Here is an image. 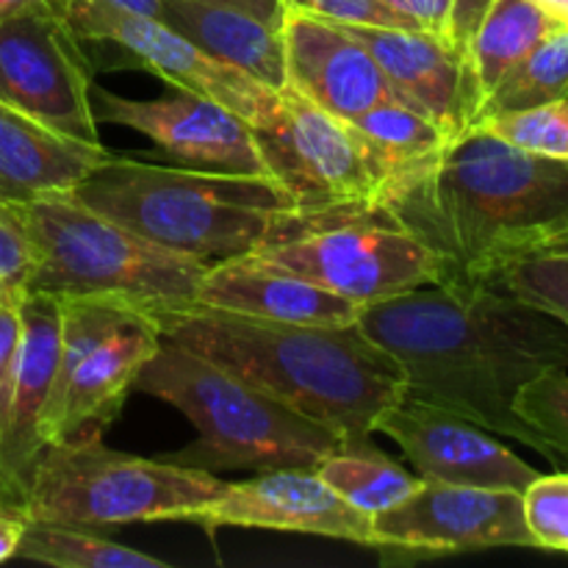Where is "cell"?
<instances>
[{"mask_svg":"<svg viewBox=\"0 0 568 568\" xmlns=\"http://www.w3.org/2000/svg\"><path fill=\"white\" fill-rule=\"evenodd\" d=\"M355 325L405 372V399L555 460L514 408L532 377L568 369V327L552 314L488 283H438L364 305Z\"/></svg>","mask_w":568,"mask_h":568,"instance_id":"obj_1","label":"cell"},{"mask_svg":"<svg viewBox=\"0 0 568 568\" xmlns=\"http://www.w3.org/2000/svg\"><path fill=\"white\" fill-rule=\"evenodd\" d=\"M372 220L425 244L438 261V283H488L568 227V159L530 153L471 125L392 178Z\"/></svg>","mask_w":568,"mask_h":568,"instance_id":"obj_2","label":"cell"},{"mask_svg":"<svg viewBox=\"0 0 568 568\" xmlns=\"http://www.w3.org/2000/svg\"><path fill=\"white\" fill-rule=\"evenodd\" d=\"M155 325L166 342L331 427L349 449L372 447L375 422L405 397V372L358 325H286L203 305L166 311Z\"/></svg>","mask_w":568,"mask_h":568,"instance_id":"obj_3","label":"cell"},{"mask_svg":"<svg viewBox=\"0 0 568 568\" xmlns=\"http://www.w3.org/2000/svg\"><path fill=\"white\" fill-rule=\"evenodd\" d=\"M70 194L148 242L205 264L244 258L314 231L275 175L111 155Z\"/></svg>","mask_w":568,"mask_h":568,"instance_id":"obj_4","label":"cell"},{"mask_svg":"<svg viewBox=\"0 0 568 568\" xmlns=\"http://www.w3.org/2000/svg\"><path fill=\"white\" fill-rule=\"evenodd\" d=\"M139 392L181 410L200 438L166 460L194 469H314L347 444L320 422L175 342L139 372Z\"/></svg>","mask_w":568,"mask_h":568,"instance_id":"obj_5","label":"cell"},{"mask_svg":"<svg viewBox=\"0 0 568 568\" xmlns=\"http://www.w3.org/2000/svg\"><path fill=\"white\" fill-rule=\"evenodd\" d=\"M33 247L28 292L92 297L144 311L197 305V288L211 264L170 253L98 214L72 194L17 203Z\"/></svg>","mask_w":568,"mask_h":568,"instance_id":"obj_6","label":"cell"},{"mask_svg":"<svg viewBox=\"0 0 568 568\" xmlns=\"http://www.w3.org/2000/svg\"><path fill=\"white\" fill-rule=\"evenodd\" d=\"M225 488L227 483L214 471L116 453L100 436L67 438L44 447L20 516L89 530L139 521H194Z\"/></svg>","mask_w":568,"mask_h":568,"instance_id":"obj_7","label":"cell"},{"mask_svg":"<svg viewBox=\"0 0 568 568\" xmlns=\"http://www.w3.org/2000/svg\"><path fill=\"white\" fill-rule=\"evenodd\" d=\"M253 131L270 175L314 227L372 220L386 178L349 122L286 87L270 120Z\"/></svg>","mask_w":568,"mask_h":568,"instance_id":"obj_8","label":"cell"},{"mask_svg":"<svg viewBox=\"0 0 568 568\" xmlns=\"http://www.w3.org/2000/svg\"><path fill=\"white\" fill-rule=\"evenodd\" d=\"M253 255L358 305L438 283V261L430 250L381 220L314 227Z\"/></svg>","mask_w":568,"mask_h":568,"instance_id":"obj_9","label":"cell"},{"mask_svg":"<svg viewBox=\"0 0 568 568\" xmlns=\"http://www.w3.org/2000/svg\"><path fill=\"white\" fill-rule=\"evenodd\" d=\"M0 103L81 142H100L92 64L83 39L59 14L0 20Z\"/></svg>","mask_w":568,"mask_h":568,"instance_id":"obj_10","label":"cell"},{"mask_svg":"<svg viewBox=\"0 0 568 568\" xmlns=\"http://www.w3.org/2000/svg\"><path fill=\"white\" fill-rule=\"evenodd\" d=\"M64 20L83 42L116 44L133 64L161 75L170 87L216 100L253 128L264 125L277 109L281 92L209 55L164 20L131 14L103 0H70Z\"/></svg>","mask_w":568,"mask_h":568,"instance_id":"obj_11","label":"cell"},{"mask_svg":"<svg viewBox=\"0 0 568 568\" xmlns=\"http://www.w3.org/2000/svg\"><path fill=\"white\" fill-rule=\"evenodd\" d=\"M375 549L408 552H480L536 547L525 521L521 491L422 480L397 508L372 519Z\"/></svg>","mask_w":568,"mask_h":568,"instance_id":"obj_12","label":"cell"},{"mask_svg":"<svg viewBox=\"0 0 568 568\" xmlns=\"http://www.w3.org/2000/svg\"><path fill=\"white\" fill-rule=\"evenodd\" d=\"M17 311L20 347L0 397V510L20 516L33 469L48 447L44 419L59 369L61 316L59 297L42 292H28Z\"/></svg>","mask_w":568,"mask_h":568,"instance_id":"obj_13","label":"cell"},{"mask_svg":"<svg viewBox=\"0 0 568 568\" xmlns=\"http://www.w3.org/2000/svg\"><path fill=\"white\" fill-rule=\"evenodd\" d=\"M92 94L105 122L144 133L186 164L270 175L253 125L205 94L172 87L155 100H131L94 83Z\"/></svg>","mask_w":568,"mask_h":568,"instance_id":"obj_14","label":"cell"},{"mask_svg":"<svg viewBox=\"0 0 568 568\" xmlns=\"http://www.w3.org/2000/svg\"><path fill=\"white\" fill-rule=\"evenodd\" d=\"M375 433L399 444L422 480L525 491L538 477L486 427L416 399L403 397L383 410Z\"/></svg>","mask_w":568,"mask_h":568,"instance_id":"obj_15","label":"cell"},{"mask_svg":"<svg viewBox=\"0 0 568 568\" xmlns=\"http://www.w3.org/2000/svg\"><path fill=\"white\" fill-rule=\"evenodd\" d=\"M203 527L305 532L375 547L372 516L338 497L314 469H270L253 480L227 483L225 494L200 510Z\"/></svg>","mask_w":568,"mask_h":568,"instance_id":"obj_16","label":"cell"},{"mask_svg":"<svg viewBox=\"0 0 568 568\" xmlns=\"http://www.w3.org/2000/svg\"><path fill=\"white\" fill-rule=\"evenodd\" d=\"M281 37L286 53V87L327 114L349 122L386 100L408 103L369 50L336 22L286 11Z\"/></svg>","mask_w":568,"mask_h":568,"instance_id":"obj_17","label":"cell"},{"mask_svg":"<svg viewBox=\"0 0 568 568\" xmlns=\"http://www.w3.org/2000/svg\"><path fill=\"white\" fill-rule=\"evenodd\" d=\"M161 331L144 311H128L125 320L100 338L87 358L61 383L50 403L44 438L48 444L67 438L103 436L122 410L139 372L161 347Z\"/></svg>","mask_w":568,"mask_h":568,"instance_id":"obj_18","label":"cell"},{"mask_svg":"<svg viewBox=\"0 0 568 568\" xmlns=\"http://www.w3.org/2000/svg\"><path fill=\"white\" fill-rule=\"evenodd\" d=\"M377 61L397 92L414 109L430 116L449 136H458L477 120V94L469 67L442 37L422 28L342 26Z\"/></svg>","mask_w":568,"mask_h":568,"instance_id":"obj_19","label":"cell"},{"mask_svg":"<svg viewBox=\"0 0 568 568\" xmlns=\"http://www.w3.org/2000/svg\"><path fill=\"white\" fill-rule=\"evenodd\" d=\"M197 305L253 320L316 327L355 325L364 308L255 255L211 264L200 281Z\"/></svg>","mask_w":568,"mask_h":568,"instance_id":"obj_20","label":"cell"},{"mask_svg":"<svg viewBox=\"0 0 568 568\" xmlns=\"http://www.w3.org/2000/svg\"><path fill=\"white\" fill-rule=\"evenodd\" d=\"M109 159L100 142L72 139L0 103V200L70 194Z\"/></svg>","mask_w":568,"mask_h":568,"instance_id":"obj_21","label":"cell"},{"mask_svg":"<svg viewBox=\"0 0 568 568\" xmlns=\"http://www.w3.org/2000/svg\"><path fill=\"white\" fill-rule=\"evenodd\" d=\"M161 20L214 59L247 72L264 87L286 89V53L281 28L231 6L200 0H164Z\"/></svg>","mask_w":568,"mask_h":568,"instance_id":"obj_22","label":"cell"},{"mask_svg":"<svg viewBox=\"0 0 568 568\" xmlns=\"http://www.w3.org/2000/svg\"><path fill=\"white\" fill-rule=\"evenodd\" d=\"M558 26V17L541 9L536 0H494L466 55L477 103L483 105L494 87Z\"/></svg>","mask_w":568,"mask_h":568,"instance_id":"obj_23","label":"cell"},{"mask_svg":"<svg viewBox=\"0 0 568 568\" xmlns=\"http://www.w3.org/2000/svg\"><path fill=\"white\" fill-rule=\"evenodd\" d=\"M349 125L364 139L366 150L372 153L375 164L381 166L386 183L392 178L403 175L410 166L436 155L453 139L438 122H433L430 116L422 114L414 105L399 103V100L377 103L375 109L349 120Z\"/></svg>","mask_w":568,"mask_h":568,"instance_id":"obj_24","label":"cell"},{"mask_svg":"<svg viewBox=\"0 0 568 568\" xmlns=\"http://www.w3.org/2000/svg\"><path fill=\"white\" fill-rule=\"evenodd\" d=\"M14 558L59 568H170V564L153 555L94 536L89 527L26 519Z\"/></svg>","mask_w":568,"mask_h":568,"instance_id":"obj_25","label":"cell"},{"mask_svg":"<svg viewBox=\"0 0 568 568\" xmlns=\"http://www.w3.org/2000/svg\"><path fill=\"white\" fill-rule=\"evenodd\" d=\"M316 475L342 499L366 516H381L397 508L422 486V477L408 475L403 466L372 453V447L349 449L331 455L314 466Z\"/></svg>","mask_w":568,"mask_h":568,"instance_id":"obj_26","label":"cell"},{"mask_svg":"<svg viewBox=\"0 0 568 568\" xmlns=\"http://www.w3.org/2000/svg\"><path fill=\"white\" fill-rule=\"evenodd\" d=\"M568 98V26L544 37L483 100L477 122Z\"/></svg>","mask_w":568,"mask_h":568,"instance_id":"obj_27","label":"cell"},{"mask_svg":"<svg viewBox=\"0 0 568 568\" xmlns=\"http://www.w3.org/2000/svg\"><path fill=\"white\" fill-rule=\"evenodd\" d=\"M488 286L547 311L568 327V255L530 253L488 277Z\"/></svg>","mask_w":568,"mask_h":568,"instance_id":"obj_28","label":"cell"},{"mask_svg":"<svg viewBox=\"0 0 568 568\" xmlns=\"http://www.w3.org/2000/svg\"><path fill=\"white\" fill-rule=\"evenodd\" d=\"M519 419L547 444L555 464L568 460V369L532 377L514 403Z\"/></svg>","mask_w":568,"mask_h":568,"instance_id":"obj_29","label":"cell"},{"mask_svg":"<svg viewBox=\"0 0 568 568\" xmlns=\"http://www.w3.org/2000/svg\"><path fill=\"white\" fill-rule=\"evenodd\" d=\"M477 125H486L505 142L530 150V153L568 159V98L536 105V109L491 116V120H483Z\"/></svg>","mask_w":568,"mask_h":568,"instance_id":"obj_30","label":"cell"},{"mask_svg":"<svg viewBox=\"0 0 568 568\" xmlns=\"http://www.w3.org/2000/svg\"><path fill=\"white\" fill-rule=\"evenodd\" d=\"M521 503L536 547L568 552V475H538L521 491Z\"/></svg>","mask_w":568,"mask_h":568,"instance_id":"obj_31","label":"cell"},{"mask_svg":"<svg viewBox=\"0 0 568 568\" xmlns=\"http://www.w3.org/2000/svg\"><path fill=\"white\" fill-rule=\"evenodd\" d=\"M286 11L336 22V26H372V28H416L408 17L388 9L383 0H283Z\"/></svg>","mask_w":568,"mask_h":568,"instance_id":"obj_32","label":"cell"},{"mask_svg":"<svg viewBox=\"0 0 568 568\" xmlns=\"http://www.w3.org/2000/svg\"><path fill=\"white\" fill-rule=\"evenodd\" d=\"M33 270V247L17 203L0 200V281L28 292Z\"/></svg>","mask_w":568,"mask_h":568,"instance_id":"obj_33","label":"cell"},{"mask_svg":"<svg viewBox=\"0 0 568 568\" xmlns=\"http://www.w3.org/2000/svg\"><path fill=\"white\" fill-rule=\"evenodd\" d=\"M494 0H453L447 11V22H444L442 42L453 50L455 55L466 61L471 42H475L477 31H480L483 20L491 11Z\"/></svg>","mask_w":568,"mask_h":568,"instance_id":"obj_34","label":"cell"},{"mask_svg":"<svg viewBox=\"0 0 568 568\" xmlns=\"http://www.w3.org/2000/svg\"><path fill=\"white\" fill-rule=\"evenodd\" d=\"M388 9H394L397 14L408 17L416 28L422 31H430L436 37H442L444 22H447V11L453 0H383Z\"/></svg>","mask_w":568,"mask_h":568,"instance_id":"obj_35","label":"cell"},{"mask_svg":"<svg viewBox=\"0 0 568 568\" xmlns=\"http://www.w3.org/2000/svg\"><path fill=\"white\" fill-rule=\"evenodd\" d=\"M20 311L17 305H0V397H3V388L9 383L11 366H14L17 347H20Z\"/></svg>","mask_w":568,"mask_h":568,"instance_id":"obj_36","label":"cell"},{"mask_svg":"<svg viewBox=\"0 0 568 568\" xmlns=\"http://www.w3.org/2000/svg\"><path fill=\"white\" fill-rule=\"evenodd\" d=\"M200 3L242 9V11H247V14L258 17V20L270 22L272 28H281L283 17H286V6H283V0H200Z\"/></svg>","mask_w":568,"mask_h":568,"instance_id":"obj_37","label":"cell"},{"mask_svg":"<svg viewBox=\"0 0 568 568\" xmlns=\"http://www.w3.org/2000/svg\"><path fill=\"white\" fill-rule=\"evenodd\" d=\"M70 0H0V20L14 14H26V11H44V14H67Z\"/></svg>","mask_w":568,"mask_h":568,"instance_id":"obj_38","label":"cell"},{"mask_svg":"<svg viewBox=\"0 0 568 568\" xmlns=\"http://www.w3.org/2000/svg\"><path fill=\"white\" fill-rule=\"evenodd\" d=\"M20 532H22L20 516L9 514V510H0V564L9 558H14Z\"/></svg>","mask_w":568,"mask_h":568,"instance_id":"obj_39","label":"cell"},{"mask_svg":"<svg viewBox=\"0 0 568 568\" xmlns=\"http://www.w3.org/2000/svg\"><path fill=\"white\" fill-rule=\"evenodd\" d=\"M103 3L131 11V14L153 17V20H161V14H164V0H103Z\"/></svg>","mask_w":568,"mask_h":568,"instance_id":"obj_40","label":"cell"},{"mask_svg":"<svg viewBox=\"0 0 568 568\" xmlns=\"http://www.w3.org/2000/svg\"><path fill=\"white\" fill-rule=\"evenodd\" d=\"M536 253H566L568 255V227L558 231L555 236H549L547 242L536 250Z\"/></svg>","mask_w":568,"mask_h":568,"instance_id":"obj_41","label":"cell"},{"mask_svg":"<svg viewBox=\"0 0 568 568\" xmlns=\"http://www.w3.org/2000/svg\"><path fill=\"white\" fill-rule=\"evenodd\" d=\"M26 294L28 292H22V288H17V286H11V283L0 281V305H20Z\"/></svg>","mask_w":568,"mask_h":568,"instance_id":"obj_42","label":"cell"},{"mask_svg":"<svg viewBox=\"0 0 568 568\" xmlns=\"http://www.w3.org/2000/svg\"><path fill=\"white\" fill-rule=\"evenodd\" d=\"M536 3L541 6V9H547L552 17H558L560 22H566V17H568V0H536Z\"/></svg>","mask_w":568,"mask_h":568,"instance_id":"obj_43","label":"cell"},{"mask_svg":"<svg viewBox=\"0 0 568 568\" xmlns=\"http://www.w3.org/2000/svg\"><path fill=\"white\" fill-rule=\"evenodd\" d=\"M564 26H568V17H566V22H564Z\"/></svg>","mask_w":568,"mask_h":568,"instance_id":"obj_44","label":"cell"}]
</instances>
